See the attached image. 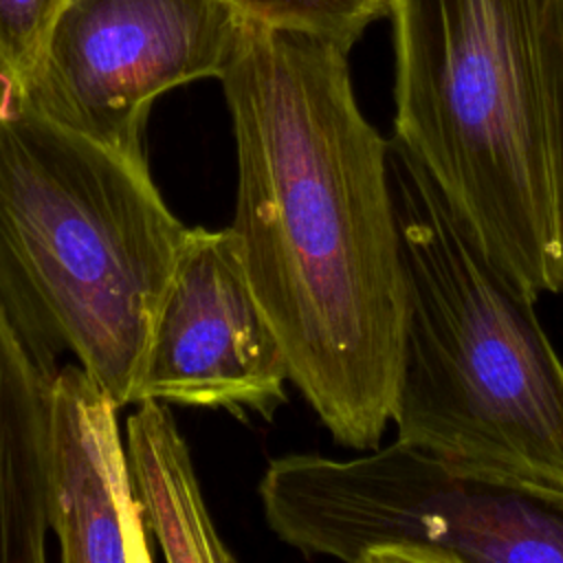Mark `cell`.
Returning a JSON list of instances; mask_svg holds the SVG:
<instances>
[{
    "label": "cell",
    "mask_w": 563,
    "mask_h": 563,
    "mask_svg": "<svg viewBox=\"0 0 563 563\" xmlns=\"http://www.w3.org/2000/svg\"><path fill=\"white\" fill-rule=\"evenodd\" d=\"M125 424V455L132 490L150 539L172 563H229L207 512L185 438L163 400L134 402Z\"/></svg>",
    "instance_id": "10"
},
{
    "label": "cell",
    "mask_w": 563,
    "mask_h": 563,
    "mask_svg": "<svg viewBox=\"0 0 563 563\" xmlns=\"http://www.w3.org/2000/svg\"><path fill=\"white\" fill-rule=\"evenodd\" d=\"M407 282L396 440L464 471L563 493V358L534 299L466 238L389 139Z\"/></svg>",
    "instance_id": "3"
},
{
    "label": "cell",
    "mask_w": 563,
    "mask_h": 563,
    "mask_svg": "<svg viewBox=\"0 0 563 563\" xmlns=\"http://www.w3.org/2000/svg\"><path fill=\"white\" fill-rule=\"evenodd\" d=\"M240 20L227 0H68L13 101L147 163L152 103L176 86L218 79Z\"/></svg>",
    "instance_id": "6"
},
{
    "label": "cell",
    "mask_w": 563,
    "mask_h": 563,
    "mask_svg": "<svg viewBox=\"0 0 563 563\" xmlns=\"http://www.w3.org/2000/svg\"><path fill=\"white\" fill-rule=\"evenodd\" d=\"M541 75L556 233L563 257V0H550L541 35Z\"/></svg>",
    "instance_id": "13"
},
{
    "label": "cell",
    "mask_w": 563,
    "mask_h": 563,
    "mask_svg": "<svg viewBox=\"0 0 563 563\" xmlns=\"http://www.w3.org/2000/svg\"><path fill=\"white\" fill-rule=\"evenodd\" d=\"M290 380L284 347L227 229L191 227L158 306L132 402L273 420Z\"/></svg>",
    "instance_id": "7"
},
{
    "label": "cell",
    "mask_w": 563,
    "mask_h": 563,
    "mask_svg": "<svg viewBox=\"0 0 563 563\" xmlns=\"http://www.w3.org/2000/svg\"><path fill=\"white\" fill-rule=\"evenodd\" d=\"M358 457L288 453L257 493L303 556L347 563H563V493L464 471L394 440Z\"/></svg>",
    "instance_id": "5"
},
{
    "label": "cell",
    "mask_w": 563,
    "mask_h": 563,
    "mask_svg": "<svg viewBox=\"0 0 563 563\" xmlns=\"http://www.w3.org/2000/svg\"><path fill=\"white\" fill-rule=\"evenodd\" d=\"M117 409L119 402L79 363L62 365L51 380L46 506L64 563L154 559Z\"/></svg>",
    "instance_id": "8"
},
{
    "label": "cell",
    "mask_w": 563,
    "mask_h": 563,
    "mask_svg": "<svg viewBox=\"0 0 563 563\" xmlns=\"http://www.w3.org/2000/svg\"><path fill=\"white\" fill-rule=\"evenodd\" d=\"M51 380L0 303V563H44Z\"/></svg>",
    "instance_id": "9"
},
{
    "label": "cell",
    "mask_w": 563,
    "mask_h": 563,
    "mask_svg": "<svg viewBox=\"0 0 563 563\" xmlns=\"http://www.w3.org/2000/svg\"><path fill=\"white\" fill-rule=\"evenodd\" d=\"M68 0H0V99H13Z\"/></svg>",
    "instance_id": "12"
},
{
    "label": "cell",
    "mask_w": 563,
    "mask_h": 563,
    "mask_svg": "<svg viewBox=\"0 0 563 563\" xmlns=\"http://www.w3.org/2000/svg\"><path fill=\"white\" fill-rule=\"evenodd\" d=\"M550 0H387L394 141L534 301L563 292L541 35Z\"/></svg>",
    "instance_id": "4"
},
{
    "label": "cell",
    "mask_w": 563,
    "mask_h": 563,
    "mask_svg": "<svg viewBox=\"0 0 563 563\" xmlns=\"http://www.w3.org/2000/svg\"><path fill=\"white\" fill-rule=\"evenodd\" d=\"M187 229L150 165L0 99V303L37 365L132 405Z\"/></svg>",
    "instance_id": "2"
},
{
    "label": "cell",
    "mask_w": 563,
    "mask_h": 563,
    "mask_svg": "<svg viewBox=\"0 0 563 563\" xmlns=\"http://www.w3.org/2000/svg\"><path fill=\"white\" fill-rule=\"evenodd\" d=\"M350 48L240 20L222 75L238 189L231 231L288 361L332 440L380 446L391 422L407 282L389 141L363 114Z\"/></svg>",
    "instance_id": "1"
},
{
    "label": "cell",
    "mask_w": 563,
    "mask_h": 563,
    "mask_svg": "<svg viewBox=\"0 0 563 563\" xmlns=\"http://www.w3.org/2000/svg\"><path fill=\"white\" fill-rule=\"evenodd\" d=\"M244 18L330 37L345 48L387 15V0H227Z\"/></svg>",
    "instance_id": "11"
}]
</instances>
